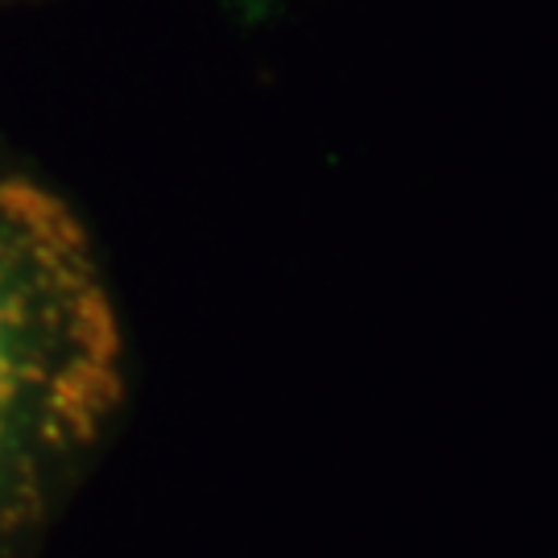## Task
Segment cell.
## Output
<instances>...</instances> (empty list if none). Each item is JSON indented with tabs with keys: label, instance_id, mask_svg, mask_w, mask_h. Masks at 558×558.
Masks as SVG:
<instances>
[{
	"label": "cell",
	"instance_id": "cell-1",
	"mask_svg": "<svg viewBox=\"0 0 558 558\" xmlns=\"http://www.w3.org/2000/svg\"><path fill=\"white\" fill-rule=\"evenodd\" d=\"M124 401L117 302L80 216L0 174V558L54 513Z\"/></svg>",
	"mask_w": 558,
	"mask_h": 558
}]
</instances>
